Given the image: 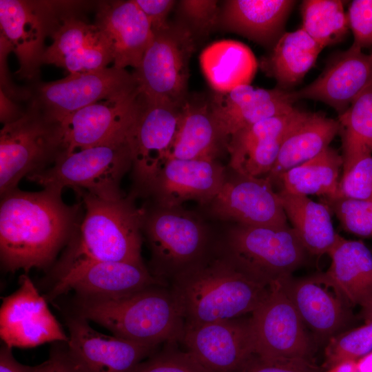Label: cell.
<instances>
[{"label":"cell","mask_w":372,"mask_h":372,"mask_svg":"<svg viewBox=\"0 0 372 372\" xmlns=\"http://www.w3.org/2000/svg\"><path fill=\"white\" fill-rule=\"evenodd\" d=\"M65 152L61 123L30 102L23 114L0 132L1 196L17 188L22 178L54 164Z\"/></svg>","instance_id":"obj_6"},{"label":"cell","mask_w":372,"mask_h":372,"mask_svg":"<svg viewBox=\"0 0 372 372\" xmlns=\"http://www.w3.org/2000/svg\"><path fill=\"white\" fill-rule=\"evenodd\" d=\"M361 315L365 322L372 321V300L362 307Z\"/></svg>","instance_id":"obj_51"},{"label":"cell","mask_w":372,"mask_h":372,"mask_svg":"<svg viewBox=\"0 0 372 372\" xmlns=\"http://www.w3.org/2000/svg\"><path fill=\"white\" fill-rule=\"evenodd\" d=\"M28 90L30 103L50 119L61 123L85 106L127 96L138 89L133 74L112 67L70 74L55 81L36 83Z\"/></svg>","instance_id":"obj_11"},{"label":"cell","mask_w":372,"mask_h":372,"mask_svg":"<svg viewBox=\"0 0 372 372\" xmlns=\"http://www.w3.org/2000/svg\"><path fill=\"white\" fill-rule=\"evenodd\" d=\"M290 92L242 85L226 93L216 92L210 101L214 115L226 140L237 132L260 121L291 112Z\"/></svg>","instance_id":"obj_23"},{"label":"cell","mask_w":372,"mask_h":372,"mask_svg":"<svg viewBox=\"0 0 372 372\" xmlns=\"http://www.w3.org/2000/svg\"><path fill=\"white\" fill-rule=\"evenodd\" d=\"M358 372H372V351L356 360Z\"/></svg>","instance_id":"obj_50"},{"label":"cell","mask_w":372,"mask_h":372,"mask_svg":"<svg viewBox=\"0 0 372 372\" xmlns=\"http://www.w3.org/2000/svg\"><path fill=\"white\" fill-rule=\"evenodd\" d=\"M342 156L328 147L316 157L280 174L273 182L281 189L299 195L335 198L340 183Z\"/></svg>","instance_id":"obj_33"},{"label":"cell","mask_w":372,"mask_h":372,"mask_svg":"<svg viewBox=\"0 0 372 372\" xmlns=\"http://www.w3.org/2000/svg\"><path fill=\"white\" fill-rule=\"evenodd\" d=\"M169 287L184 325H197L252 313L267 298L271 285L224 254L206 258Z\"/></svg>","instance_id":"obj_2"},{"label":"cell","mask_w":372,"mask_h":372,"mask_svg":"<svg viewBox=\"0 0 372 372\" xmlns=\"http://www.w3.org/2000/svg\"><path fill=\"white\" fill-rule=\"evenodd\" d=\"M307 251L293 229L238 225L227 237L225 254L270 285L291 277Z\"/></svg>","instance_id":"obj_8"},{"label":"cell","mask_w":372,"mask_h":372,"mask_svg":"<svg viewBox=\"0 0 372 372\" xmlns=\"http://www.w3.org/2000/svg\"><path fill=\"white\" fill-rule=\"evenodd\" d=\"M19 283V288L2 300L0 336L3 343L11 348H32L52 342L67 343L68 336L31 279L23 274Z\"/></svg>","instance_id":"obj_16"},{"label":"cell","mask_w":372,"mask_h":372,"mask_svg":"<svg viewBox=\"0 0 372 372\" xmlns=\"http://www.w3.org/2000/svg\"><path fill=\"white\" fill-rule=\"evenodd\" d=\"M226 180L224 167L215 161L171 158L146 192L155 196L161 207L177 209L189 200L211 203Z\"/></svg>","instance_id":"obj_20"},{"label":"cell","mask_w":372,"mask_h":372,"mask_svg":"<svg viewBox=\"0 0 372 372\" xmlns=\"http://www.w3.org/2000/svg\"><path fill=\"white\" fill-rule=\"evenodd\" d=\"M301 10L302 28L323 48L346 35L349 26L342 1L306 0Z\"/></svg>","instance_id":"obj_35"},{"label":"cell","mask_w":372,"mask_h":372,"mask_svg":"<svg viewBox=\"0 0 372 372\" xmlns=\"http://www.w3.org/2000/svg\"><path fill=\"white\" fill-rule=\"evenodd\" d=\"M328 255L331 262L317 277L350 305L363 307L372 300V254L360 240L338 236Z\"/></svg>","instance_id":"obj_26"},{"label":"cell","mask_w":372,"mask_h":372,"mask_svg":"<svg viewBox=\"0 0 372 372\" xmlns=\"http://www.w3.org/2000/svg\"><path fill=\"white\" fill-rule=\"evenodd\" d=\"M152 31V39L133 73L139 93L147 100L182 106L194 50L191 31L169 23Z\"/></svg>","instance_id":"obj_7"},{"label":"cell","mask_w":372,"mask_h":372,"mask_svg":"<svg viewBox=\"0 0 372 372\" xmlns=\"http://www.w3.org/2000/svg\"><path fill=\"white\" fill-rule=\"evenodd\" d=\"M61 189L37 192L17 188L1 196L0 257L4 269L14 272L45 268L75 231L79 205L62 200Z\"/></svg>","instance_id":"obj_1"},{"label":"cell","mask_w":372,"mask_h":372,"mask_svg":"<svg viewBox=\"0 0 372 372\" xmlns=\"http://www.w3.org/2000/svg\"><path fill=\"white\" fill-rule=\"evenodd\" d=\"M76 11L65 16L51 34L52 44L45 48L43 63L59 67L68 55L84 47L100 32L96 24H89L76 16Z\"/></svg>","instance_id":"obj_36"},{"label":"cell","mask_w":372,"mask_h":372,"mask_svg":"<svg viewBox=\"0 0 372 372\" xmlns=\"http://www.w3.org/2000/svg\"><path fill=\"white\" fill-rule=\"evenodd\" d=\"M156 285L163 284L143 263L80 260L59 270L49 298L72 290L81 298H116Z\"/></svg>","instance_id":"obj_13"},{"label":"cell","mask_w":372,"mask_h":372,"mask_svg":"<svg viewBox=\"0 0 372 372\" xmlns=\"http://www.w3.org/2000/svg\"><path fill=\"white\" fill-rule=\"evenodd\" d=\"M342 136V174L372 156V83L338 116Z\"/></svg>","instance_id":"obj_34"},{"label":"cell","mask_w":372,"mask_h":372,"mask_svg":"<svg viewBox=\"0 0 372 372\" xmlns=\"http://www.w3.org/2000/svg\"><path fill=\"white\" fill-rule=\"evenodd\" d=\"M147 18L152 30L167 26V16L175 4L173 0H135Z\"/></svg>","instance_id":"obj_45"},{"label":"cell","mask_w":372,"mask_h":372,"mask_svg":"<svg viewBox=\"0 0 372 372\" xmlns=\"http://www.w3.org/2000/svg\"><path fill=\"white\" fill-rule=\"evenodd\" d=\"M143 229L151 249L152 273L165 285L206 258L205 230L177 209L146 214Z\"/></svg>","instance_id":"obj_10"},{"label":"cell","mask_w":372,"mask_h":372,"mask_svg":"<svg viewBox=\"0 0 372 372\" xmlns=\"http://www.w3.org/2000/svg\"><path fill=\"white\" fill-rule=\"evenodd\" d=\"M226 145L210 102L185 101L168 159L214 161Z\"/></svg>","instance_id":"obj_28"},{"label":"cell","mask_w":372,"mask_h":372,"mask_svg":"<svg viewBox=\"0 0 372 372\" xmlns=\"http://www.w3.org/2000/svg\"><path fill=\"white\" fill-rule=\"evenodd\" d=\"M140 102L139 91L85 106L60 123L65 153L128 138Z\"/></svg>","instance_id":"obj_18"},{"label":"cell","mask_w":372,"mask_h":372,"mask_svg":"<svg viewBox=\"0 0 372 372\" xmlns=\"http://www.w3.org/2000/svg\"><path fill=\"white\" fill-rule=\"evenodd\" d=\"M340 132L338 121L318 113L304 112L285 136L271 172L273 182L282 173L320 154Z\"/></svg>","instance_id":"obj_29"},{"label":"cell","mask_w":372,"mask_h":372,"mask_svg":"<svg viewBox=\"0 0 372 372\" xmlns=\"http://www.w3.org/2000/svg\"><path fill=\"white\" fill-rule=\"evenodd\" d=\"M346 231L362 237H372V199L358 200L342 197L324 198Z\"/></svg>","instance_id":"obj_38"},{"label":"cell","mask_w":372,"mask_h":372,"mask_svg":"<svg viewBox=\"0 0 372 372\" xmlns=\"http://www.w3.org/2000/svg\"><path fill=\"white\" fill-rule=\"evenodd\" d=\"M167 343L161 351H156L142 362L134 372H209L187 351Z\"/></svg>","instance_id":"obj_40"},{"label":"cell","mask_w":372,"mask_h":372,"mask_svg":"<svg viewBox=\"0 0 372 372\" xmlns=\"http://www.w3.org/2000/svg\"><path fill=\"white\" fill-rule=\"evenodd\" d=\"M372 351V321L335 335L324 349L327 369L347 360H357Z\"/></svg>","instance_id":"obj_37"},{"label":"cell","mask_w":372,"mask_h":372,"mask_svg":"<svg viewBox=\"0 0 372 372\" xmlns=\"http://www.w3.org/2000/svg\"><path fill=\"white\" fill-rule=\"evenodd\" d=\"M349 26L353 37V45L360 48L372 45V0H354L347 14Z\"/></svg>","instance_id":"obj_42"},{"label":"cell","mask_w":372,"mask_h":372,"mask_svg":"<svg viewBox=\"0 0 372 372\" xmlns=\"http://www.w3.org/2000/svg\"><path fill=\"white\" fill-rule=\"evenodd\" d=\"M113 335L159 347L180 342L184 320L169 286L156 285L116 298H81L76 313Z\"/></svg>","instance_id":"obj_3"},{"label":"cell","mask_w":372,"mask_h":372,"mask_svg":"<svg viewBox=\"0 0 372 372\" xmlns=\"http://www.w3.org/2000/svg\"><path fill=\"white\" fill-rule=\"evenodd\" d=\"M371 83L370 54H364L360 48L353 44L332 59L312 83L290 94L295 102L303 99L322 101L340 115Z\"/></svg>","instance_id":"obj_22"},{"label":"cell","mask_w":372,"mask_h":372,"mask_svg":"<svg viewBox=\"0 0 372 372\" xmlns=\"http://www.w3.org/2000/svg\"><path fill=\"white\" fill-rule=\"evenodd\" d=\"M336 197L372 199V156L359 161L347 172L342 174Z\"/></svg>","instance_id":"obj_41"},{"label":"cell","mask_w":372,"mask_h":372,"mask_svg":"<svg viewBox=\"0 0 372 372\" xmlns=\"http://www.w3.org/2000/svg\"><path fill=\"white\" fill-rule=\"evenodd\" d=\"M296 1L229 0L224 3L219 22L231 32L262 45L277 42Z\"/></svg>","instance_id":"obj_27"},{"label":"cell","mask_w":372,"mask_h":372,"mask_svg":"<svg viewBox=\"0 0 372 372\" xmlns=\"http://www.w3.org/2000/svg\"><path fill=\"white\" fill-rule=\"evenodd\" d=\"M278 193L287 218L307 251L316 256L328 254L339 236L333 228L328 206L307 196L283 190Z\"/></svg>","instance_id":"obj_31"},{"label":"cell","mask_w":372,"mask_h":372,"mask_svg":"<svg viewBox=\"0 0 372 372\" xmlns=\"http://www.w3.org/2000/svg\"><path fill=\"white\" fill-rule=\"evenodd\" d=\"M254 354L269 360H309L305 325L280 282L249 318Z\"/></svg>","instance_id":"obj_12"},{"label":"cell","mask_w":372,"mask_h":372,"mask_svg":"<svg viewBox=\"0 0 372 372\" xmlns=\"http://www.w3.org/2000/svg\"><path fill=\"white\" fill-rule=\"evenodd\" d=\"M81 2L65 1L1 0V37L4 38L19 61L16 74L31 81L39 76L45 48L63 18L75 12Z\"/></svg>","instance_id":"obj_9"},{"label":"cell","mask_w":372,"mask_h":372,"mask_svg":"<svg viewBox=\"0 0 372 372\" xmlns=\"http://www.w3.org/2000/svg\"><path fill=\"white\" fill-rule=\"evenodd\" d=\"M280 283L304 325L319 336L331 338L350 321L349 304L317 276Z\"/></svg>","instance_id":"obj_25"},{"label":"cell","mask_w":372,"mask_h":372,"mask_svg":"<svg viewBox=\"0 0 372 372\" xmlns=\"http://www.w3.org/2000/svg\"><path fill=\"white\" fill-rule=\"evenodd\" d=\"M325 372H358L356 360H347L338 363L327 369Z\"/></svg>","instance_id":"obj_49"},{"label":"cell","mask_w":372,"mask_h":372,"mask_svg":"<svg viewBox=\"0 0 372 372\" xmlns=\"http://www.w3.org/2000/svg\"><path fill=\"white\" fill-rule=\"evenodd\" d=\"M132 167L128 138L70 153H63L52 166L26 178L43 188L72 187L99 198L114 200L122 196L119 185Z\"/></svg>","instance_id":"obj_5"},{"label":"cell","mask_w":372,"mask_h":372,"mask_svg":"<svg viewBox=\"0 0 372 372\" xmlns=\"http://www.w3.org/2000/svg\"><path fill=\"white\" fill-rule=\"evenodd\" d=\"M200 63L207 81L218 93L250 84L258 68L250 48L241 42L229 39L208 45L200 54Z\"/></svg>","instance_id":"obj_30"},{"label":"cell","mask_w":372,"mask_h":372,"mask_svg":"<svg viewBox=\"0 0 372 372\" xmlns=\"http://www.w3.org/2000/svg\"><path fill=\"white\" fill-rule=\"evenodd\" d=\"M12 348L3 343L0 348V372H35L37 366L19 362L13 356Z\"/></svg>","instance_id":"obj_47"},{"label":"cell","mask_w":372,"mask_h":372,"mask_svg":"<svg viewBox=\"0 0 372 372\" xmlns=\"http://www.w3.org/2000/svg\"><path fill=\"white\" fill-rule=\"evenodd\" d=\"M87 320L74 314L67 319V355L78 372H134L158 350L94 330Z\"/></svg>","instance_id":"obj_14"},{"label":"cell","mask_w":372,"mask_h":372,"mask_svg":"<svg viewBox=\"0 0 372 372\" xmlns=\"http://www.w3.org/2000/svg\"><path fill=\"white\" fill-rule=\"evenodd\" d=\"M85 216L59 270L80 260L143 263L142 236L146 212L123 196L114 200L76 191Z\"/></svg>","instance_id":"obj_4"},{"label":"cell","mask_w":372,"mask_h":372,"mask_svg":"<svg viewBox=\"0 0 372 372\" xmlns=\"http://www.w3.org/2000/svg\"><path fill=\"white\" fill-rule=\"evenodd\" d=\"M179 3L183 14L200 31L210 30L219 22L220 10L217 1L183 0Z\"/></svg>","instance_id":"obj_43"},{"label":"cell","mask_w":372,"mask_h":372,"mask_svg":"<svg viewBox=\"0 0 372 372\" xmlns=\"http://www.w3.org/2000/svg\"><path fill=\"white\" fill-rule=\"evenodd\" d=\"M298 118V112L293 110L260 121L231 136L226 145L230 167L239 175L267 176L277 161L285 136Z\"/></svg>","instance_id":"obj_21"},{"label":"cell","mask_w":372,"mask_h":372,"mask_svg":"<svg viewBox=\"0 0 372 372\" xmlns=\"http://www.w3.org/2000/svg\"><path fill=\"white\" fill-rule=\"evenodd\" d=\"M184 325L180 342L209 372H239L254 354L249 318Z\"/></svg>","instance_id":"obj_17"},{"label":"cell","mask_w":372,"mask_h":372,"mask_svg":"<svg viewBox=\"0 0 372 372\" xmlns=\"http://www.w3.org/2000/svg\"><path fill=\"white\" fill-rule=\"evenodd\" d=\"M96 25L107 37L113 54V67L136 70L149 45L153 31L135 0L99 4Z\"/></svg>","instance_id":"obj_24"},{"label":"cell","mask_w":372,"mask_h":372,"mask_svg":"<svg viewBox=\"0 0 372 372\" xmlns=\"http://www.w3.org/2000/svg\"><path fill=\"white\" fill-rule=\"evenodd\" d=\"M239 372H320L309 360H269L254 354Z\"/></svg>","instance_id":"obj_44"},{"label":"cell","mask_w":372,"mask_h":372,"mask_svg":"<svg viewBox=\"0 0 372 372\" xmlns=\"http://www.w3.org/2000/svg\"><path fill=\"white\" fill-rule=\"evenodd\" d=\"M1 111L0 120L3 125L11 123L19 118L24 113L17 105L14 101L4 93L0 92Z\"/></svg>","instance_id":"obj_48"},{"label":"cell","mask_w":372,"mask_h":372,"mask_svg":"<svg viewBox=\"0 0 372 372\" xmlns=\"http://www.w3.org/2000/svg\"><path fill=\"white\" fill-rule=\"evenodd\" d=\"M371 59H372V53L370 54Z\"/></svg>","instance_id":"obj_52"},{"label":"cell","mask_w":372,"mask_h":372,"mask_svg":"<svg viewBox=\"0 0 372 372\" xmlns=\"http://www.w3.org/2000/svg\"><path fill=\"white\" fill-rule=\"evenodd\" d=\"M238 176L226 180L210 203L216 216L246 226L288 225L279 194L269 179Z\"/></svg>","instance_id":"obj_19"},{"label":"cell","mask_w":372,"mask_h":372,"mask_svg":"<svg viewBox=\"0 0 372 372\" xmlns=\"http://www.w3.org/2000/svg\"><path fill=\"white\" fill-rule=\"evenodd\" d=\"M322 49L302 28L284 32L261 68L285 90L300 82Z\"/></svg>","instance_id":"obj_32"},{"label":"cell","mask_w":372,"mask_h":372,"mask_svg":"<svg viewBox=\"0 0 372 372\" xmlns=\"http://www.w3.org/2000/svg\"><path fill=\"white\" fill-rule=\"evenodd\" d=\"M182 106L147 100L140 94L130 143L134 176L145 191L168 159Z\"/></svg>","instance_id":"obj_15"},{"label":"cell","mask_w":372,"mask_h":372,"mask_svg":"<svg viewBox=\"0 0 372 372\" xmlns=\"http://www.w3.org/2000/svg\"><path fill=\"white\" fill-rule=\"evenodd\" d=\"M35 372H78L68 358L65 348L51 352L50 358L37 365Z\"/></svg>","instance_id":"obj_46"},{"label":"cell","mask_w":372,"mask_h":372,"mask_svg":"<svg viewBox=\"0 0 372 372\" xmlns=\"http://www.w3.org/2000/svg\"><path fill=\"white\" fill-rule=\"evenodd\" d=\"M113 61L111 45L100 29L99 34L92 41L66 56L59 67L63 68L70 74H75L103 70Z\"/></svg>","instance_id":"obj_39"}]
</instances>
